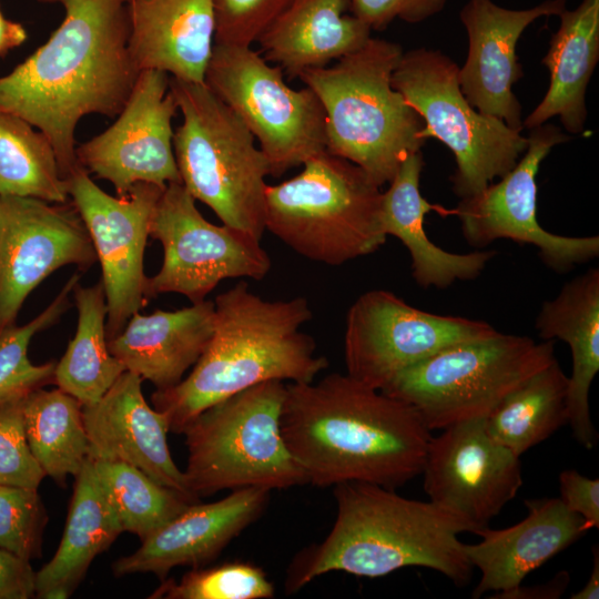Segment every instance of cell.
Returning <instances> with one entry per match:
<instances>
[{
    "mask_svg": "<svg viewBox=\"0 0 599 599\" xmlns=\"http://www.w3.org/2000/svg\"><path fill=\"white\" fill-rule=\"evenodd\" d=\"M204 83L258 142L271 175L326 149L325 112L316 94L291 88L283 70L251 47L214 43Z\"/></svg>",
    "mask_w": 599,
    "mask_h": 599,
    "instance_id": "obj_11",
    "label": "cell"
},
{
    "mask_svg": "<svg viewBox=\"0 0 599 599\" xmlns=\"http://www.w3.org/2000/svg\"><path fill=\"white\" fill-rule=\"evenodd\" d=\"M35 598V571L30 561L0 548V599Z\"/></svg>",
    "mask_w": 599,
    "mask_h": 599,
    "instance_id": "obj_42",
    "label": "cell"
},
{
    "mask_svg": "<svg viewBox=\"0 0 599 599\" xmlns=\"http://www.w3.org/2000/svg\"><path fill=\"white\" fill-rule=\"evenodd\" d=\"M122 532L116 512L88 458L74 477L60 545L52 559L35 571V598H69L95 557Z\"/></svg>",
    "mask_w": 599,
    "mask_h": 599,
    "instance_id": "obj_29",
    "label": "cell"
},
{
    "mask_svg": "<svg viewBox=\"0 0 599 599\" xmlns=\"http://www.w3.org/2000/svg\"><path fill=\"white\" fill-rule=\"evenodd\" d=\"M68 182L70 201L88 230L101 266L110 339L149 303L143 257L151 220L165 186L141 182L125 195L112 196L81 165Z\"/></svg>",
    "mask_w": 599,
    "mask_h": 599,
    "instance_id": "obj_15",
    "label": "cell"
},
{
    "mask_svg": "<svg viewBox=\"0 0 599 599\" xmlns=\"http://www.w3.org/2000/svg\"><path fill=\"white\" fill-rule=\"evenodd\" d=\"M535 328L544 341L568 344L572 372L568 377L567 423L586 449L598 443L589 409L590 386L599 372V270L590 267L567 282L557 296L545 301Z\"/></svg>",
    "mask_w": 599,
    "mask_h": 599,
    "instance_id": "obj_24",
    "label": "cell"
},
{
    "mask_svg": "<svg viewBox=\"0 0 599 599\" xmlns=\"http://www.w3.org/2000/svg\"><path fill=\"white\" fill-rule=\"evenodd\" d=\"M214 301L176 311L134 313L123 329L108 339L110 353L156 389L179 384L205 349L214 328Z\"/></svg>",
    "mask_w": 599,
    "mask_h": 599,
    "instance_id": "obj_25",
    "label": "cell"
},
{
    "mask_svg": "<svg viewBox=\"0 0 599 599\" xmlns=\"http://www.w3.org/2000/svg\"><path fill=\"white\" fill-rule=\"evenodd\" d=\"M22 398L0 402V485L38 489L45 474L28 444Z\"/></svg>",
    "mask_w": 599,
    "mask_h": 599,
    "instance_id": "obj_38",
    "label": "cell"
},
{
    "mask_svg": "<svg viewBox=\"0 0 599 599\" xmlns=\"http://www.w3.org/2000/svg\"><path fill=\"white\" fill-rule=\"evenodd\" d=\"M47 522L38 489L0 485V548L31 562L41 557Z\"/></svg>",
    "mask_w": 599,
    "mask_h": 599,
    "instance_id": "obj_37",
    "label": "cell"
},
{
    "mask_svg": "<svg viewBox=\"0 0 599 599\" xmlns=\"http://www.w3.org/2000/svg\"><path fill=\"white\" fill-rule=\"evenodd\" d=\"M565 9L566 0H546L525 10L506 9L493 0H467L459 18L467 32L468 53L458 70V81L477 111L512 130H522L521 106L512 92L524 75L517 42L535 20L559 16Z\"/></svg>",
    "mask_w": 599,
    "mask_h": 599,
    "instance_id": "obj_19",
    "label": "cell"
},
{
    "mask_svg": "<svg viewBox=\"0 0 599 599\" xmlns=\"http://www.w3.org/2000/svg\"><path fill=\"white\" fill-rule=\"evenodd\" d=\"M295 176L265 190V230L300 255L342 265L380 248L382 191L359 166L314 154Z\"/></svg>",
    "mask_w": 599,
    "mask_h": 599,
    "instance_id": "obj_6",
    "label": "cell"
},
{
    "mask_svg": "<svg viewBox=\"0 0 599 599\" xmlns=\"http://www.w3.org/2000/svg\"><path fill=\"white\" fill-rule=\"evenodd\" d=\"M285 393L283 380H267L211 405L185 425L184 475L195 496L308 484L281 434Z\"/></svg>",
    "mask_w": 599,
    "mask_h": 599,
    "instance_id": "obj_8",
    "label": "cell"
},
{
    "mask_svg": "<svg viewBox=\"0 0 599 599\" xmlns=\"http://www.w3.org/2000/svg\"><path fill=\"white\" fill-rule=\"evenodd\" d=\"M270 491L243 487L217 501L189 505L133 554L118 558L112 564L113 575L152 572L163 580L175 567L205 566L263 514Z\"/></svg>",
    "mask_w": 599,
    "mask_h": 599,
    "instance_id": "obj_21",
    "label": "cell"
},
{
    "mask_svg": "<svg viewBox=\"0 0 599 599\" xmlns=\"http://www.w3.org/2000/svg\"><path fill=\"white\" fill-rule=\"evenodd\" d=\"M214 32L212 0H130L129 50L139 71L204 83Z\"/></svg>",
    "mask_w": 599,
    "mask_h": 599,
    "instance_id": "obj_23",
    "label": "cell"
},
{
    "mask_svg": "<svg viewBox=\"0 0 599 599\" xmlns=\"http://www.w3.org/2000/svg\"><path fill=\"white\" fill-rule=\"evenodd\" d=\"M349 8L351 0H292L260 37L263 57L294 79L361 49L372 30Z\"/></svg>",
    "mask_w": 599,
    "mask_h": 599,
    "instance_id": "obj_27",
    "label": "cell"
},
{
    "mask_svg": "<svg viewBox=\"0 0 599 599\" xmlns=\"http://www.w3.org/2000/svg\"><path fill=\"white\" fill-rule=\"evenodd\" d=\"M570 577L567 571L557 573L549 582L532 587L519 586L518 588L498 595L495 598L502 599H557L565 592Z\"/></svg>",
    "mask_w": 599,
    "mask_h": 599,
    "instance_id": "obj_43",
    "label": "cell"
},
{
    "mask_svg": "<svg viewBox=\"0 0 599 599\" xmlns=\"http://www.w3.org/2000/svg\"><path fill=\"white\" fill-rule=\"evenodd\" d=\"M97 262L88 230L70 202L0 195V328L16 323L29 294L54 271Z\"/></svg>",
    "mask_w": 599,
    "mask_h": 599,
    "instance_id": "obj_16",
    "label": "cell"
},
{
    "mask_svg": "<svg viewBox=\"0 0 599 599\" xmlns=\"http://www.w3.org/2000/svg\"><path fill=\"white\" fill-rule=\"evenodd\" d=\"M92 464L123 531L136 535L141 541L193 504L183 494L159 484L133 465L123 461Z\"/></svg>",
    "mask_w": 599,
    "mask_h": 599,
    "instance_id": "obj_34",
    "label": "cell"
},
{
    "mask_svg": "<svg viewBox=\"0 0 599 599\" xmlns=\"http://www.w3.org/2000/svg\"><path fill=\"white\" fill-rule=\"evenodd\" d=\"M150 237L162 244L163 262L160 271L146 280L148 301L177 293L192 304L199 303L223 280L260 281L272 266L260 240L209 222L182 183L165 186L151 220Z\"/></svg>",
    "mask_w": 599,
    "mask_h": 599,
    "instance_id": "obj_12",
    "label": "cell"
},
{
    "mask_svg": "<svg viewBox=\"0 0 599 599\" xmlns=\"http://www.w3.org/2000/svg\"><path fill=\"white\" fill-rule=\"evenodd\" d=\"M214 312L213 334L191 373L151 395L170 432L181 434L201 412L254 385L312 383L328 367L314 338L301 331L312 318L305 297L267 301L241 281L215 297Z\"/></svg>",
    "mask_w": 599,
    "mask_h": 599,
    "instance_id": "obj_3",
    "label": "cell"
},
{
    "mask_svg": "<svg viewBox=\"0 0 599 599\" xmlns=\"http://www.w3.org/2000/svg\"><path fill=\"white\" fill-rule=\"evenodd\" d=\"M38 1L60 3L64 18L44 44L0 78V110L49 139L68 180L80 166L79 121L118 115L140 73L129 50L130 0Z\"/></svg>",
    "mask_w": 599,
    "mask_h": 599,
    "instance_id": "obj_1",
    "label": "cell"
},
{
    "mask_svg": "<svg viewBox=\"0 0 599 599\" xmlns=\"http://www.w3.org/2000/svg\"><path fill=\"white\" fill-rule=\"evenodd\" d=\"M80 275L73 274L54 300L32 321L0 328V402L20 398L28 393L53 384L55 362L40 365L28 357L33 336L54 325L69 309L70 295Z\"/></svg>",
    "mask_w": 599,
    "mask_h": 599,
    "instance_id": "obj_35",
    "label": "cell"
},
{
    "mask_svg": "<svg viewBox=\"0 0 599 599\" xmlns=\"http://www.w3.org/2000/svg\"><path fill=\"white\" fill-rule=\"evenodd\" d=\"M528 515L505 529L488 526L476 531L481 541L464 544V551L481 578L471 597L518 588L534 570L576 542L587 531L581 516L568 510L559 498L527 499Z\"/></svg>",
    "mask_w": 599,
    "mask_h": 599,
    "instance_id": "obj_22",
    "label": "cell"
},
{
    "mask_svg": "<svg viewBox=\"0 0 599 599\" xmlns=\"http://www.w3.org/2000/svg\"><path fill=\"white\" fill-rule=\"evenodd\" d=\"M558 497L571 512L581 516L588 530L599 527V480L588 478L575 469L559 475Z\"/></svg>",
    "mask_w": 599,
    "mask_h": 599,
    "instance_id": "obj_41",
    "label": "cell"
},
{
    "mask_svg": "<svg viewBox=\"0 0 599 599\" xmlns=\"http://www.w3.org/2000/svg\"><path fill=\"white\" fill-rule=\"evenodd\" d=\"M447 0H351V13L370 30L382 31L395 19L419 23L439 13Z\"/></svg>",
    "mask_w": 599,
    "mask_h": 599,
    "instance_id": "obj_40",
    "label": "cell"
},
{
    "mask_svg": "<svg viewBox=\"0 0 599 599\" xmlns=\"http://www.w3.org/2000/svg\"><path fill=\"white\" fill-rule=\"evenodd\" d=\"M292 0H212L214 43L251 47Z\"/></svg>",
    "mask_w": 599,
    "mask_h": 599,
    "instance_id": "obj_39",
    "label": "cell"
},
{
    "mask_svg": "<svg viewBox=\"0 0 599 599\" xmlns=\"http://www.w3.org/2000/svg\"><path fill=\"white\" fill-rule=\"evenodd\" d=\"M528 146L517 164L497 183L460 199L453 210L466 242L484 248L500 238L530 244L549 268L566 273L599 255V236H562L537 221V173L551 149L570 138L558 126L544 123L529 130Z\"/></svg>",
    "mask_w": 599,
    "mask_h": 599,
    "instance_id": "obj_14",
    "label": "cell"
},
{
    "mask_svg": "<svg viewBox=\"0 0 599 599\" xmlns=\"http://www.w3.org/2000/svg\"><path fill=\"white\" fill-rule=\"evenodd\" d=\"M333 493L337 505L333 528L321 544L294 559L287 592L338 570L378 578L406 567H425L458 587L469 582L474 567L458 538L473 532L465 520L432 501L408 499L375 484L341 483Z\"/></svg>",
    "mask_w": 599,
    "mask_h": 599,
    "instance_id": "obj_4",
    "label": "cell"
},
{
    "mask_svg": "<svg viewBox=\"0 0 599 599\" xmlns=\"http://www.w3.org/2000/svg\"><path fill=\"white\" fill-rule=\"evenodd\" d=\"M555 341L496 334L446 347L397 374L380 392L412 406L432 432L486 418L555 359Z\"/></svg>",
    "mask_w": 599,
    "mask_h": 599,
    "instance_id": "obj_9",
    "label": "cell"
},
{
    "mask_svg": "<svg viewBox=\"0 0 599 599\" xmlns=\"http://www.w3.org/2000/svg\"><path fill=\"white\" fill-rule=\"evenodd\" d=\"M27 39V32L19 22L7 19L0 10V55L13 49Z\"/></svg>",
    "mask_w": 599,
    "mask_h": 599,
    "instance_id": "obj_44",
    "label": "cell"
},
{
    "mask_svg": "<svg viewBox=\"0 0 599 599\" xmlns=\"http://www.w3.org/2000/svg\"><path fill=\"white\" fill-rule=\"evenodd\" d=\"M423 167L422 152L409 154L389 181V187L382 192L383 231L397 237L409 252L412 275L419 286L441 290L456 281L475 280L497 252L478 250L457 254L430 242L424 229L425 215L437 206L420 193Z\"/></svg>",
    "mask_w": 599,
    "mask_h": 599,
    "instance_id": "obj_26",
    "label": "cell"
},
{
    "mask_svg": "<svg viewBox=\"0 0 599 599\" xmlns=\"http://www.w3.org/2000/svg\"><path fill=\"white\" fill-rule=\"evenodd\" d=\"M78 311L73 338L55 363L53 384L83 405L98 402L126 370L108 346V306L101 281L92 286L78 282L72 291Z\"/></svg>",
    "mask_w": 599,
    "mask_h": 599,
    "instance_id": "obj_30",
    "label": "cell"
},
{
    "mask_svg": "<svg viewBox=\"0 0 599 599\" xmlns=\"http://www.w3.org/2000/svg\"><path fill=\"white\" fill-rule=\"evenodd\" d=\"M0 195L70 202L49 139L22 118L0 110Z\"/></svg>",
    "mask_w": 599,
    "mask_h": 599,
    "instance_id": "obj_33",
    "label": "cell"
},
{
    "mask_svg": "<svg viewBox=\"0 0 599 599\" xmlns=\"http://www.w3.org/2000/svg\"><path fill=\"white\" fill-rule=\"evenodd\" d=\"M280 428L308 484L318 487L403 486L422 474L432 438L412 406L338 373L286 384Z\"/></svg>",
    "mask_w": 599,
    "mask_h": 599,
    "instance_id": "obj_2",
    "label": "cell"
},
{
    "mask_svg": "<svg viewBox=\"0 0 599 599\" xmlns=\"http://www.w3.org/2000/svg\"><path fill=\"white\" fill-rule=\"evenodd\" d=\"M458 70L439 50L413 49L403 52L392 85L423 119V138L439 140L454 154L451 189L464 199L507 174L527 150L528 139L477 111L460 90Z\"/></svg>",
    "mask_w": 599,
    "mask_h": 599,
    "instance_id": "obj_10",
    "label": "cell"
},
{
    "mask_svg": "<svg viewBox=\"0 0 599 599\" xmlns=\"http://www.w3.org/2000/svg\"><path fill=\"white\" fill-rule=\"evenodd\" d=\"M142 378L125 370L95 403L83 405V420L92 461H123L159 484L200 502L189 488L184 471L174 463L169 445V423L150 407Z\"/></svg>",
    "mask_w": 599,
    "mask_h": 599,
    "instance_id": "obj_20",
    "label": "cell"
},
{
    "mask_svg": "<svg viewBox=\"0 0 599 599\" xmlns=\"http://www.w3.org/2000/svg\"><path fill=\"white\" fill-rule=\"evenodd\" d=\"M402 55L398 43L370 37L332 67L298 75L324 109L326 149L359 166L380 187L427 141L423 119L392 85Z\"/></svg>",
    "mask_w": 599,
    "mask_h": 599,
    "instance_id": "obj_5",
    "label": "cell"
},
{
    "mask_svg": "<svg viewBox=\"0 0 599 599\" xmlns=\"http://www.w3.org/2000/svg\"><path fill=\"white\" fill-rule=\"evenodd\" d=\"M541 60L549 71V87L539 104L522 121L531 130L559 116L572 134L585 130L586 91L599 60V0H582L564 10Z\"/></svg>",
    "mask_w": 599,
    "mask_h": 599,
    "instance_id": "obj_28",
    "label": "cell"
},
{
    "mask_svg": "<svg viewBox=\"0 0 599 599\" xmlns=\"http://www.w3.org/2000/svg\"><path fill=\"white\" fill-rule=\"evenodd\" d=\"M182 123L173 151L182 185L224 225L260 240L265 230L268 160L237 115L205 83L170 77Z\"/></svg>",
    "mask_w": 599,
    "mask_h": 599,
    "instance_id": "obj_7",
    "label": "cell"
},
{
    "mask_svg": "<svg viewBox=\"0 0 599 599\" xmlns=\"http://www.w3.org/2000/svg\"><path fill=\"white\" fill-rule=\"evenodd\" d=\"M422 474L429 501L485 528L522 485L519 457L498 444L477 418L450 425L432 437Z\"/></svg>",
    "mask_w": 599,
    "mask_h": 599,
    "instance_id": "obj_18",
    "label": "cell"
},
{
    "mask_svg": "<svg viewBox=\"0 0 599 599\" xmlns=\"http://www.w3.org/2000/svg\"><path fill=\"white\" fill-rule=\"evenodd\" d=\"M592 569L588 581L578 591L570 596L571 599H598L599 598V549L592 548Z\"/></svg>",
    "mask_w": 599,
    "mask_h": 599,
    "instance_id": "obj_45",
    "label": "cell"
},
{
    "mask_svg": "<svg viewBox=\"0 0 599 599\" xmlns=\"http://www.w3.org/2000/svg\"><path fill=\"white\" fill-rule=\"evenodd\" d=\"M151 599H268L275 590L264 570L248 562L193 568L180 581L163 579Z\"/></svg>",
    "mask_w": 599,
    "mask_h": 599,
    "instance_id": "obj_36",
    "label": "cell"
},
{
    "mask_svg": "<svg viewBox=\"0 0 599 599\" xmlns=\"http://www.w3.org/2000/svg\"><path fill=\"white\" fill-rule=\"evenodd\" d=\"M497 332L484 321L429 313L389 291L372 290L346 316L347 375L382 390L397 374L437 352Z\"/></svg>",
    "mask_w": 599,
    "mask_h": 599,
    "instance_id": "obj_13",
    "label": "cell"
},
{
    "mask_svg": "<svg viewBox=\"0 0 599 599\" xmlns=\"http://www.w3.org/2000/svg\"><path fill=\"white\" fill-rule=\"evenodd\" d=\"M177 105L170 75L140 71L118 119L75 149L79 164L112 183L118 196L141 182L166 186L181 183L173 151L172 120Z\"/></svg>",
    "mask_w": 599,
    "mask_h": 599,
    "instance_id": "obj_17",
    "label": "cell"
},
{
    "mask_svg": "<svg viewBox=\"0 0 599 599\" xmlns=\"http://www.w3.org/2000/svg\"><path fill=\"white\" fill-rule=\"evenodd\" d=\"M22 413L32 455L45 476L64 486L89 457L83 404L60 388L41 387L23 396Z\"/></svg>",
    "mask_w": 599,
    "mask_h": 599,
    "instance_id": "obj_32",
    "label": "cell"
},
{
    "mask_svg": "<svg viewBox=\"0 0 599 599\" xmlns=\"http://www.w3.org/2000/svg\"><path fill=\"white\" fill-rule=\"evenodd\" d=\"M567 389L568 376L555 358L485 418L489 435L519 457L567 423Z\"/></svg>",
    "mask_w": 599,
    "mask_h": 599,
    "instance_id": "obj_31",
    "label": "cell"
}]
</instances>
